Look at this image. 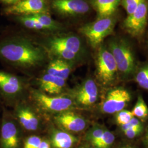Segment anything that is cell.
<instances>
[{
	"label": "cell",
	"mask_w": 148,
	"mask_h": 148,
	"mask_svg": "<svg viewBox=\"0 0 148 148\" xmlns=\"http://www.w3.org/2000/svg\"><path fill=\"white\" fill-rule=\"evenodd\" d=\"M94 148L92 146H91L90 145H88V144H85V145H83L81 147H79V148Z\"/></svg>",
	"instance_id": "cell-34"
},
{
	"label": "cell",
	"mask_w": 148,
	"mask_h": 148,
	"mask_svg": "<svg viewBox=\"0 0 148 148\" xmlns=\"http://www.w3.org/2000/svg\"><path fill=\"white\" fill-rule=\"evenodd\" d=\"M42 140V139L39 136H30L25 140L24 148H38Z\"/></svg>",
	"instance_id": "cell-28"
},
{
	"label": "cell",
	"mask_w": 148,
	"mask_h": 148,
	"mask_svg": "<svg viewBox=\"0 0 148 148\" xmlns=\"http://www.w3.org/2000/svg\"><path fill=\"white\" fill-rule=\"evenodd\" d=\"M54 121L61 130L70 133L83 131L87 125L85 118L70 110L59 113Z\"/></svg>",
	"instance_id": "cell-12"
},
{
	"label": "cell",
	"mask_w": 148,
	"mask_h": 148,
	"mask_svg": "<svg viewBox=\"0 0 148 148\" xmlns=\"http://www.w3.org/2000/svg\"><path fill=\"white\" fill-rule=\"evenodd\" d=\"M136 81L144 90H148V63L140 68L136 73Z\"/></svg>",
	"instance_id": "cell-25"
},
{
	"label": "cell",
	"mask_w": 148,
	"mask_h": 148,
	"mask_svg": "<svg viewBox=\"0 0 148 148\" xmlns=\"http://www.w3.org/2000/svg\"><path fill=\"white\" fill-rule=\"evenodd\" d=\"M133 115L137 118L144 119L148 116V108L141 95L138 96L137 101L133 109Z\"/></svg>",
	"instance_id": "cell-23"
},
{
	"label": "cell",
	"mask_w": 148,
	"mask_h": 148,
	"mask_svg": "<svg viewBox=\"0 0 148 148\" xmlns=\"http://www.w3.org/2000/svg\"><path fill=\"white\" fill-rule=\"evenodd\" d=\"M3 13L7 16H32L49 13L47 0H21L5 7Z\"/></svg>",
	"instance_id": "cell-10"
},
{
	"label": "cell",
	"mask_w": 148,
	"mask_h": 148,
	"mask_svg": "<svg viewBox=\"0 0 148 148\" xmlns=\"http://www.w3.org/2000/svg\"><path fill=\"white\" fill-rule=\"evenodd\" d=\"M143 130V127H136L123 132L124 134L129 139H133L139 136Z\"/></svg>",
	"instance_id": "cell-30"
},
{
	"label": "cell",
	"mask_w": 148,
	"mask_h": 148,
	"mask_svg": "<svg viewBox=\"0 0 148 148\" xmlns=\"http://www.w3.org/2000/svg\"><path fill=\"white\" fill-rule=\"evenodd\" d=\"M121 0H90V5L97 13V19L115 14Z\"/></svg>",
	"instance_id": "cell-17"
},
{
	"label": "cell",
	"mask_w": 148,
	"mask_h": 148,
	"mask_svg": "<svg viewBox=\"0 0 148 148\" xmlns=\"http://www.w3.org/2000/svg\"><path fill=\"white\" fill-rule=\"evenodd\" d=\"M51 7L58 15L77 17L88 13L92 8L87 0H52Z\"/></svg>",
	"instance_id": "cell-9"
},
{
	"label": "cell",
	"mask_w": 148,
	"mask_h": 148,
	"mask_svg": "<svg viewBox=\"0 0 148 148\" xmlns=\"http://www.w3.org/2000/svg\"><path fill=\"white\" fill-rule=\"evenodd\" d=\"M21 136L14 119L4 110L0 133V148H20Z\"/></svg>",
	"instance_id": "cell-8"
},
{
	"label": "cell",
	"mask_w": 148,
	"mask_h": 148,
	"mask_svg": "<svg viewBox=\"0 0 148 148\" xmlns=\"http://www.w3.org/2000/svg\"><path fill=\"white\" fill-rule=\"evenodd\" d=\"M142 0H121L120 4L127 13V16L133 13L137 9Z\"/></svg>",
	"instance_id": "cell-27"
},
{
	"label": "cell",
	"mask_w": 148,
	"mask_h": 148,
	"mask_svg": "<svg viewBox=\"0 0 148 148\" xmlns=\"http://www.w3.org/2000/svg\"><path fill=\"white\" fill-rule=\"evenodd\" d=\"M15 20L27 29L35 31H47L42 25L30 16H15Z\"/></svg>",
	"instance_id": "cell-21"
},
{
	"label": "cell",
	"mask_w": 148,
	"mask_h": 148,
	"mask_svg": "<svg viewBox=\"0 0 148 148\" xmlns=\"http://www.w3.org/2000/svg\"><path fill=\"white\" fill-rule=\"evenodd\" d=\"M38 148H51V144L47 139L42 140Z\"/></svg>",
	"instance_id": "cell-32"
},
{
	"label": "cell",
	"mask_w": 148,
	"mask_h": 148,
	"mask_svg": "<svg viewBox=\"0 0 148 148\" xmlns=\"http://www.w3.org/2000/svg\"><path fill=\"white\" fill-rule=\"evenodd\" d=\"M79 140L71 133L62 130H54L51 134V144L53 148H72Z\"/></svg>",
	"instance_id": "cell-18"
},
{
	"label": "cell",
	"mask_w": 148,
	"mask_h": 148,
	"mask_svg": "<svg viewBox=\"0 0 148 148\" xmlns=\"http://www.w3.org/2000/svg\"><path fill=\"white\" fill-rule=\"evenodd\" d=\"M73 64L63 59L55 58L48 64L46 73L66 80L71 73Z\"/></svg>",
	"instance_id": "cell-19"
},
{
	"label": "cell",
	"mask_w": 148,
	"mask_h": 148,
	"mask_svg": "<svg viewBox=\"0 0 148 148\" xmlns=\"http://www.w3.org/2000/svg\"><path fill=\"white\" fill-rule=\"evenodd\" d=\"M16 119L24 129L29 131H35L40 127V121L32 109L26 106L19 104L14 110Z\"/></svg>",
	"instance_id": "cell-15"
},
{
	"label": "cell",
	"mask_w": 148,
	"mask_h": 148,
	"mask_svg": "<svg viewBox=\"0 0 148 148\" xmlns=\"http://www.w3.org/2000/svg\"><path fill=\"white\" fill-rule=\"evenodd\" d=\"M29 16L42 25L47 31L58 32L63 29V25L54 20L49 13H40Z\"/></svg>",
	"instance_id": "cell-20"
},
{
	"label": "cell",
	"mask_w": 148,
	"mask_h": 148,
	"mask_svg": "<svg viewBox=\"0 0 148 148\" xmlns=\"http://www.w3.org/2000/svg\"><path fill=\"white\" fill-rule=\"evenodd\" d=\"M148 21V0H142L137 9L123 21L124 30L131 36L140 38L145 31Z\"/></svg>",
	"instance_id": "cell-7"
},
{
	"label": "cell",
	"mask_w": 148,
	"mask_h": 148,
	"mask_svg": "<svg viewBox=\"0 0 148 148\" xmlns=\"http://www.w3.org/2000/svg\"><path fill=\"white\" fill-rule=\"evenodd\" d=\"M23 89L21 80L13 74L0 70V93L6 99H12Z\"/></svg>",
	"instance_id": "cell-13"
},
{
	"label": "cell",
	"mask_w": 148,
	"mask_h": 148,
	"mask_svg": "<svg viewBox=\"0 0 148 148\" xmlns=\"http://www.w3.org/2000/svg\"><path fill=\"white\" fill-rule=\"evenodd\" d=\"M40 87L48 95H54L60 93L66 84V80L57 76L46 74L38 79Z\"/></svg>",
	"instance_id": "cell-16"
},
{
	"label": "cell",
	"mask_w": 148,
	"mask_h": 148,
	"mask_svg": "<svg viewBox=\"0 0 148 148\" xmlns=\"http://www.w3.org/2000/svg\"><path fill=\"white\" fill-rule=\"evenodd\" d=\"M32 95L37 106L45 111L59 114L74 107V101L66 96H51L36 90L32 91Z\"/></svg>",
	"instance_id": "cell-6"
},
{
	"label": "cell",
	"mask_w": 148,
	"mask_h": 148,
	"mask_svg": "<svg viewBox=\"0 0 148 148\" xmlns=\"http://www.w3.org/2000/svg\"><path fill=\"white\" fill-rule=\"evenodd\" d=\"M46 58V49L25 37L11 36L0 41V59L12 65L32 68L42 64Z\"/></svg>",
	"instance_id": "cell-1"
},
{
	"label": "cell",
	"mask_w": 148,
	"mask_h": 148,
	"mask_svg": "<svg viewBox=\"0 0 148 148\" xmlns=\"http://www.w3.org/2000/svg\"><path fill=\"white\" fill-rule=\"evenodd\" d=\"M21 1V0H0V3L8 6L14 5Z\"/></svg>",
	"instance_id": "cell-31"
},
{
	"label": "cell",
	"mask_w": 148,
	"mask_h": 148,
	"mask_svg": "<svg viewBox=\"0 0 148 148\" xmlns=\"http://www.w3.org/2000/svg\"><path fill=\"white\" fill-rule=\"evenodd\" d=\"M133 148V147H132L131 145H124V146H122L120 148Z\"/></svg>",
	"instance_id": "cell-35"
},
{
	"label": "cell",
	"mask_w": 148,
	"mask_h": 148,
	"mask_svg": "<svg viewBox=\"0 0 148 148\" xmlns=\"http://www.w3.org/2000/svg\"><path fill=\"white\" fill-rule=\"evenodd\" d=\"M117 21V17L115 14L97 18L95 21L81 26L79 32L86 37L92 47L98 48L104 39L113 32Z\"/></svg>",
	"instance_id": "cell-4"
},
{
	"label": "cell",
	"mask_w": 148,
	"mask_h": 148,
	"mask_svg": "<svg viewBox=\"0 0 148 148\" xmlns=\"http://www.w3.org/2000/svg\"><path fill=\"white\" fill-rule=\"evenodd\" d=\"M46 51L56 58L74 64L82 61L87 54L82 38L75 34H60L48 38Z\"/></svg>",
	"instance_id": "cell-2"
},
{
	"label": "cell",
	"mask_w": 148,
	"mask_h": 148,
	"mask_svg": "<svg viewBox=\"0 0 148 148\" xmlns=\"http://www.w3.org/2000/svg\"><path fill=\"white\" fill-rule=\"evenodd\" d=\"M97 75L104 85H110L116 79L119 70L116 62L106 45L98 47L96 57Z\"/></svg>",
	"instance_id": "cell-5"
},
{
	"label": "cell",
	"mask_w": 148,
	"mask_h": 148,
	"mask_svg": "<svg viewBox=\"0 0 148 148\" xmlns=\"http://www.w3.org/2000/svg\"><path fill=\"white\" fill-rule=\"evenodd\" d=\"M133 117L132 111L123 109L117 112L115 119L117 123L121 126L127 123Z\"/></svg>",
	"instance_id": "cell-26"
},
{
	"label": "cell",
	"mask_w": 148,
	"mask_h": 148,
	"mask_svg": "<svg viewBox=\"0 0 148 148\" xmlns=\"http://www.w3.org/2000/svg\"><path fill=\"white\" fill-rule=\"evenodd\" d=\"M139 127H142L141 122L140 121V120H139L137 117H133L132 119L126 125H122L121 126L122 132H124L131 128Z\"/></svg>",
	"instance_id": "cell-29"
},
{
	"label": "cell",
	"mask_w": 148,
	"mask_h": 148,
	"mask_svg": "<svg viewBox=\"0 0 148 148\" xmlns=\"http://www.w3.org/2000/svg\"><path fill=\"white\" fill-rule=\"evenodd\" d=\"M105 130L104 127L100 125L93 126L87 132L86 135V140L90 143L91 146L94 147L102 136Z\"/></svg>",
	"instance_id": "cell-22"
},
{
	"label": "cell",
	"mask_w": 148,
	"mask_h": 148,
	"mask_svg": "<svg viewBox=\"0 0 148 148\" xmlns=\"http://www.w3.org/2000/svg\"><path fill=\"white\" fill-rule=\"evenodd\" d=\"M131 95L123 88L110 90L101 105V110L106 114H114L121 111L130 101Z\"/></svg>",
	"instance_id": "cell-11"
},
{
	"label": "cell",
	"mask_w": 148,
	"mask_h": 148,
	"mask_svg": "<svg viewBox=\"0 0 148 148\" xmlns=\"http://www.w3.org/2000/svg\"><path fill=\"white\" fill-rule=\"evenodd\" d=\"M115 137L111 131L106 129L94 148H111L115 142Z\"/></svg>",
	"instance_id": "cell-24"
},
{
	"label": "cell",
	"mask_w": 148,
	"mask_h": 148,
	"mask_svg": "<svg viewBox=\"0 0 148 148\" xmlns=\"http://www.w3.org/2000/svg\"><path fill=\"white\" fill-rule=\"evenodd\" d=\"M106 47L114 57L119 72L125 77L132 76L135 73L137 68L136 59L132 47L126 38L111 37Z\"/></svg>",
	"instance_id": "cell-3"
},
{
	"label": "cell",
	"mask_w": 148,
	"mask_h": 148,
	"mask_svg": "<svg viewBox=\"0 0 148 148\" xmlns=\"http://www.w3.org/2000/svg\"><path fill=\"white\" fill-rule=\"evenodd\" d=\"M98 90L94 80H86L76 91L75 98L77 103L83 106L94 104L98 99Z\"/></svg>",
	"instance_id": "cell-14"
},
{
	"label": "cell",
	"mask_w": 148,
	"mask_h": 148,
	"mask_svg": "<svg viewBox=\"0 0 148 148\" xmlns=\"http://www.w3.org/2000/svg\"><path fill=\"white\" fill-rule=\"evenodd\" d=\"M144 143L147 148H148V127L144 139Z\"/></svg>",
	"instance_id": "cell-33"
}]
</instances>
